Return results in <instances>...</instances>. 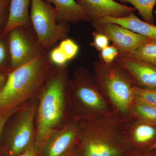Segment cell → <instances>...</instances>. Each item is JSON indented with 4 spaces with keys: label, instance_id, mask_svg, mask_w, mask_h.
<instances>
[{
    "label": "cell",
    "instance_id": "obj_21",
    "mask_svg": "<svg viewBox=\"0 0 156 156\" xmlns=\"http://www.w3.org/2000/svg\"><path fill=\"white\" fill-rule=\"evenodd\" d=\"M58 46L64 53L69 61L75 58L80 49L76 42L68 37L59 42Z\"/></svg>",
    "mask_w": 156,
    "mask_h": 156
},
{
    "label": "cell",
    "instance_id": "obj_34",
    "mask_svg": "<svg viewBox=\"0 0 156 156\" xmlns=\"http://www.w3.org/2000/svg\"><path fill=\"white\" fill-rule=\"evenodd\" d=\"M154 14H156V10L154 11Z\"/></svg>",
    "mask_w": 156,
    "mask_h": 156
},
{
    "label": "cell",
    "instance_id": "obj_22",
    "mask_svg": "<svg viewBox=\"0 0 156 156\" xmlns=\"http://www.w3.org/2000/svg\"><path fill=\"white\" fill-rule=\"evenodd\" d=\"M49 58L55 66H63L67 65L69 61L58 45L51 49L49 53Z\"/></svg>",
    "mask_w": 156,
    "mask_h": 156
},
{
    "label": "cell",
    "instance_id": "obj_2",
    "mask_svg": "<svg viewBox=\"0 0 156 156\" xmlns=\"http://www.w3.org/2000/svg\"><path fill=\"white\" fill-rule=\"evenodd\" d=\"M80 121L77 144L80 156H126L131 151L125 122L113 112Z\"/></svg>",
    "mask_w": 156,
    "mask_h": 156
},
{
    "label": "cell",
    "instance_id": "obj_3",
    "mask_svg": "<svg viewBox=\"0 0 156 156\" xmlns=\"http://www.w3.org/2000/svg\"><path fill=\"white\" fill-rule=\"evenodd\" d=\"M49 51L10 71L0 90V112L19 107L38 96L55 66Z\"/></svg>",
    "mask_w": 156,
    "mask_h": 156
},
{
    "label": "cell",
    "instance_id": "obj_1",
    "mask_svg": "<svg viewBox=\"0 0 156 156\" xmlns=\"http://www.w3.org/2000/svg\"><path fill=\"white\" fill-rule=\"evenodd\" d=\"M70 77L67 65L54 66L38 95L34 144L39 152L73 118Z\"/></svg>",
    "mask_w": 156,
    "mask_h": 156
},
{
    "label": "cell",
    "instance_id": "obj_16",
    "mask_svg": "<svg viewBox=\"0 0 156 156\" xmlns=\"http://www.w3.org/2000/svg\"><path fill=\"white\" fill-rule=\"evenodd\" d=\"M30 2L31 0H11L9 16L3 33L7 34L18 27L31 24L29 12Z\"/></svg>",
    "mask_w": 156,
    "mask_h": 156
},
{
    "label": "cell",
    "instance_id": "obj_26",
    "mask_svg": "<svg viewBox=\"0 0 156 156\" xmlns=\"http://www.w3.org/2000/svg\"><path fill=\"white\" fill-rule=\"evenodd\" d=\"M9 52V45L7 46L5 43L0 41V67L2 66L5 63Z\"/></svg>",
    "mask_w": 156,
    "mask_h": 156
},
{
    "label": "cell",
    "instance_id": "obj_33",
    "mask_svg": "<svg viewBox=\"0 0 156 156\" xmlns=\"http://www.w3.org/2000/svg\"><path fill=\"white\" fill-rule=\"evenodd\" d=\"M0 156H4L2 154H0Z\"/></svg>",
    "mask_w": 156,
    "mask_h": 156
},
{
    "label": "cell",
    "instance_id": "obj_25",
    "mask_svg": "<svg viewBox=\"0 0 156 156\" xmlns=\"http://www.w3.org/2000/svg\"><path fill=\"white\" fill-rule=\"evenodd\" d=\"M20 107L0 112V141L6 124L10 118L19 109Z\"/></svg>",
    "mask_w": 156,
    "mask_h": 156
},
{
    "label": "cell",
    "instance_id": "obj_17",
    "mask_svg": "<svg viewBox=\"0 0 156 156\" xmlns=\"http://www.w3.org/2000/svg\"><path fill=\"white\" fill-rule=\"evenodd\" d=\"M122 4L129 3L133 6L135 10L142 17L144 21L154 24V9L156 0H119Z\"/></svg>",
    "mask_w": 156,
    "mask_h": 156
},
{
    "label": "cell",
    "instance_id": "obj_4",
    "mask_svg": "<svg viewBox=\"0 0 156 156\" xmlns=\"http://www.w3.org/2000/svg\"><path fill=\"white\" fill-rule=\"evenodd\" d=\"M93 71L97 87L112 111L124 122L130 119L136 86L129 74L115 61L110 64L95 61Z\"/></svg>",
    "mask_w": 156,
    "mask_h": 156
},
{
    "label": "cell",
    "instance_id": "obj_11",
    "mask_svg": "<svg viewBox=\"0 0 156 156\" xmlns=\"http://www.w3.org/2000/svg\"><path fill=\"white\" fill-rule=\"evenodd\" d=\"M124 133L131 151L146 150L156 141V126L132 117L125 122Z\"/></svg>",
    "mask_w": 156,
    "mask_h": 156
},
{
    "label": "cell",
    "instance_id": "obj_31",
    "mask_svg": "<svg viewBox=\"0 0 156 156\" xmlns=\"http://www.w3.org/2000/svg\"><path fill=\"white\" fill-rule=\"evenodd\" d=\"M9 73H5L4 72H0V90L5 85Z\"/></svg>",
    "mask_w": 156,
    "mask_h": 156
},
{
    "label": "cell",
    "instance_id": "obj_8",
    "mask_svg": "<svg viewBox=\"0 0 156 156\" xmlns=\"http://www.w3.org/2000/svg\"><path fill=\"white\" fill-rule=\"evenodd\" d=\"M8 34L11 71L50 51L40 44L31 24L18 27Z\"/></svg>",
    "mask_w": 156,
    "mask_h": 156
},
{
    "label": "cell",
    "instance_id": "obj_9",
    "mask_svg": "<svg viewBox=\"0 0 156 156\" xmlns=\"http://www.w3.org/2000/svg\"><path fill=\"white\" fill-rule=\"evenodd\" d=\"M95 31L107 36L119 50V55L133 52L150 39L135 33L116 23L109 22L91 23Z\"/></svg>",
    "mask_w": 156,
    "mask_h": 156
},
{
    "label": "cell",
    "instance_id": "obj_6",
    "mask_svg": "<svg viewBox=\"0 0 156 156\" xmlns=\"http://www.w3.org/2000/svg\"><path fill=\"white\" fill-rule=\"evenodd\" d=\"M31 23L40 44L50 50L68 37L70 23L58 22L56 9L44 0H31Z\"/></svg>",
    "mask_w": 156,
    "mask_h": 156
},
{
    "label": "cell",
    "instance_id": "obj_18",
    "mask_svg": "<svg viewBox=\"0 0 156 156\" xmlns=\"http://www.w3.org/2000/svg\"><path fill=\"white\" fill-rule=\"evenodd\" d=\"M120 56H131L156 66V40L150 39L133 52Z\"/></svg>",
    "mask_w": 156,
    "mask_h": 156
},
{
    "label": "cell",
    "instance_id": "obj_7",
    "mask_svg": "<svg viewBox=\"0 0 156 156\" xmlns=\"http://www.w3.org/2000/svg\"><path fill=\"white\" fill-rule=\"evenodd\" d=\"M38 101V96L26 102L17 110L8 138L7 156H17L34 142Z\"/></svg>",
    "mask_w": 156,
    "mask_h": 156
},
{
    "label": "cell",
    "instance_id": "obj_14",
    "mask_svg": "<svg viewBox=\"0 0 156 156\" xmlns=\"http://www.w3.org/2000/svg\"><path fill=\"white\" fill-rule=\"evenodd\" d=\"M96 21L116 23L135 33L156 40V25L141 20L134 13L119 18L106 16Z\"/></svg>",
    "mask_w": 156,
    "mask_h": 156
},
{
    "label": "cell",
    "instance_id": "obj_15",
    "mask_svg": "<svg viewBox=\"0 0 156 156\" xmlns=\"http://www.w3.org/2000/svg\"><path fill=\"white\" fill-rule=\"evenodd\" d=\"M51 4L57 11L59 22L77 23L89 21L76 0H44Z\"/></svg>",
    "mask_w": 156,
    "mask_h": 156
},
{
    "label": "cell",
    "instance_id": "obj_30",
    "mask_svg": "<svg viewBox=\"0 0 156 156\" xmlns=\"http://www.w3.org/2000/svg\"><path fill=\"white\" fill-rule=\"evenodd\" d=\"M63 156H80L77 145L73 147Z\"/></svg>",
    "mask_w": 156,
    "mask_h": 156
},
{
    "label": "cell",
    "instance_id": "obj_12",
    "mask_svg": "<svg viewBox=\"0 0 156 156\" xmlns=\"http://www.w3.org/2000/svg\"><path fill=\"white\" fill-rule=\"evenodd\" d=\"M91 23L106 16L123 17L134 13L135 9L115 0H76Z\"/></svg>",
    "mask_w": 156,
    "mask_h": 156
},
{
    "label": "cell",
    "instance_id": "obj_13",
    "mask_svg": "<svg viewBox=\"0 0 156 156\" xmlns=\"http://www.w3.org/2000/svg\"><path fill=\"white\" fill-rule=\"evenodd\" d=\"M115 61L129 74L136 87L156 89V66L127 56L119 55Z\"/></svg>",
    "mask_w": 156,
    "mask_h": 156
},
{
    "label": "cell",
    "instance_id": "obj_28",
    "mask_svg": "<svg viewBox=\"0 0 156 156\" xmlns=\"http://www.w3.org/2000/svg\"><path fill=\"white\" fill-rule=\"evenodd\" d=\"M39 153L35 146L34 142L17 156H39Z\"/></svg>",
    "mask_w": 156,
    "mask_h": 156
},
{
    "label": "cell",
    "instance_id": "obj_20",
    "mask_svg": "<svg viewBox=\"0 0 156 156\" xmlns=\"http://www.w3.org/2000/svg\"><path fill=\"white\" fill-rule=\"evenodd\" d=\"M133 96L134 103L144 104L156 107V89H146L135 87Z\"/></svg>",
    "mask_w": 156,
    "mask_h": 156
},
{
    "label": "cell",
    "instance_id": "obj_27",
    "mask_svg": "<svg viewBox=\"0 0 156 156\" xmlns=\"http://www.w3.org/2000/svg\"><path fill=\"white\" fill-rule=\"evenodd\" d=\"M11 0H0V24L3 22Z\"/></svg>",
    "mask_w": 156,
    "mask_h": 156
},
{
    "label": "cell",
    "instance_id": "obj_10",
    "mask_svg": "<svg viewBox=\"0 0 156 156\" xmlns=\"http://www.w3.org/2000/svg\"><path fill=\"white\" fill-rule=\"evenodd\" d=\"M80 122L72 118L56 131L45 144L41 151L43 156H63L77 144Z\"/></svg>",
    "mask_w": 156,
    "mask_h": 156
},
{
    "label": "cell",
    "instance_id": "obj_5",
    "mask_svg": "<svg viewBox=\"0 0 156 156\" xmlns=\"http://www.w3.org/2000/svg\"><path fill=\"white\" fill-rule=\"evenodd\" d=\"M70 84L73 118L86 121L112 112L98 88L93 73L86 68L76 70Z\"/></svg>",
    "mask_w": 156,
    "mask_h": 156
},
{
    "label": "cell",
    "instance_id": "obj_24",
    "mask_svg": "<svg viewBox=\"0 0 156 156\" xmlns=\"http://www.w3.org/2000/svg\"><path fill=\"white\" fill-rule=\"evenodd\" d=\"M92 34L93 40L91 43V46L98 51L100 52L109 46L110 40L105 35L96 31L93 32Z\"/></svg>",
    "mask_w": 156,
    "mask_h": 156
},
{
    "label": "cell",
    "instance_id": "obj_29",
    "mask_svg": "<svg viewBox=\"0 0 156 156\" xmlns=\"http://www.w3.org/2000/svg\"><path fill=\"white\" fill-rule=\"evenodd\" d=\"M126 156H156V149L141 151H130Z\"/></svg>",
    "mask_w": 156,
    "mask_h": 156
},
{
    "label": "cell",
    "instance_id": "obj_36",
    "mask_svg": "<svg viewBox=\"0 0 156 156\" xmlns=\"http://www.w3.org/2000/svg\"></svg>",
    "mask_w": 156,
    "mask_h": 156
},
{
    "label": "cell",
    "instance_id": "obj_23",
    "mask_svg": "<svg viewBox=\"0 0 156 156\" xmlns=\"http://www.w3.org/2000/svg\"><path fill=\"white\" fill-rule=\"evenodd\" d=\"M119 55V50L115 46L112 44L99 52L98 56L100 60L106 64H110L115 60Z\"/></svg>",
    "mask_w": 156,
    "mask_h": 156
},
{
    "label": "cell",
    "instance_id": "obj_35",
    "mask_svg": "<svg viewBox=\"0 0 156 156\" xmlns=\"http://www.w3.org/2000/svg\"><path fill=\"white\" fill-rule=\"evenodd\" d=\"M156 18V14H154Z\"/></svg>",
    "mask_w": 156,
    "mask_h": 156
},
{
    "label": "cell",
    "instance_id": "obj_32",
    "mask_svg": "<svg viewBox=\"0 0 156 156\" xmlns=\"http://www.w3.org/2000/svg\"><path fill=\"white\" fill-rule=\"evenodd\" d=\"M156 149V141L151 146L146 150H152Z\"/></svg>",
    "mask_w": 156,
    "mask_h": 156
},
{
    "label": "cell",
    "instance_id": "obj_19",
    "mask_svg": "<svg viewBox=\"0 0 156 156\" xmlns=\"http://www.w3.org/2000/svg\"><path fill=\"white\" fill-rule=\"evenodd\" d=\"M131 117L156 126V107L134 103L131 107Z\"/></svg>",
    "mask_w": 156,
    "mask_h": 156
}]
</instances>
